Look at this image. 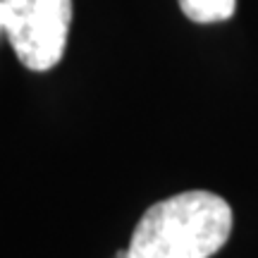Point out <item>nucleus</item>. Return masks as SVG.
I'll return each instance as SVG.
<instances>
[{
    "label": "nucleus",
    "mask_w": 258,
    "mask_h": 258,
    "mask_svg": "<svg viewBox=\"0 0 258 258\" xmlns=\"http://www.w3.org/2000/svg\"><path fill=\"white\" fill-rule=\"evenodd\" d=\"M232 208L213 191H184L153 203L129 239V258H211L232 234Z\"/></svg>",
    "instance_id": "f257e3e1"
},
{
    "label": "nucleus",
    "mask_w": 258,
    "mask_h": 258,
    "mask_svg": "<svg viewBox=\"0 0 258 258\" xmlns=\"http://www.w3.org/2000/svg\"><path fill=\"white\" fill-rule=\"evenodd\" d=\"M5 34L17 60L31 72L53 70L64 55L72 0H3Z\"/></svg>",
    "instance_id": "f03ea898"
},
{
    "label": "nucleus",
    "mask_w": 258,
    "mask_h": 258,
    "mask_svg": "<svg viewBox=\"0 0 258 258\" xmlns=\"http://www.w3.org/2000/svg\"><path fill=\"white\" fill-rule=\"evenodd\" d=\"M179 8L196 24H215L234 15L237 0H179Z\"/></svg>",
    "instance_id": "7ed1b4c3"
},
{
    "label": "nucleus",
    "mask_w": 258,
    "mask_h": 258,
    "mask_svg": "<svg viewBox=\"0 0 258 258\" xmlns=\"http://www.w3.org/2000/svg\"><path fill=\"white\" fill-rule=\"evenodd\" d=\"M0 29H5V5L0 0Z\"/></svg>",
    "instance_id": "20e7f679"
},
{
    "label": "nucleus",
    "mask_w": 258,
    "mask_h": 258,
    "mask_svg": "<svg viewBox=\"0 0 258 258\" xmlns=\"http://www.w3.org/2000/svg\"><path fill=\"white\" fill-rule=\"evenodd\" d=\"M115 258H129V251L127 249H122V251H117V256Z\"/></svg>",
    "instance_id": "39448f33"
}]
</instances>
